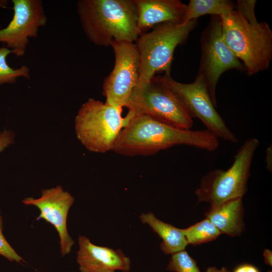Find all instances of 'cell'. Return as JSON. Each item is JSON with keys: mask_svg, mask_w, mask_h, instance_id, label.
<instances>
[{"mask_svg": "<svg viewBox=\"0 0 272 272\" xmlns=\"http://www.w3.org/2000/svg\"><path fill=\"white\" fill-rule=\"evenodd\" d=\"M128 119L120 131L112 151L124 156H150L177 145L214 151L219 139L206 130L177 128L146 115L128 111Z\"/></svg>", "mask_w": 272, "mask_h": 272, "instance_id": "1", "label": "cell"}, {"mask_svg": "<svg viewBox=\"0 0 272 272\" xmlns=\"http://www.w3.org/2000/svg\"><path fill=\"white\" fill-rule=\"evenodd\" d=\"M77 8L83 31L96 46L134 42L140 34L134 0H80Z\"/></svg>", "mask_w": 272, "mask_h": 272, "instance_id": "2", "label": "cell"}, {"mask_svg": "<svg viewBox=\"0 0 272 272\" xmlns=\"http://www.w3.org/2000/svg\"><path fill=\"white\" fill-rule=\"evenodd\" d=\"M221 18L224 40L242 61L247 74L251 76L267 70L272 59V31L268 24H251L234 9Z\"/></svg>", "mask_w": 272, "mask_h": 272, "instance_id": "3", "label": "cell"}, {"mask_svg": "<svg viewBox=\"0 0 272 272\" xmlns=\"http://www.w3.org/2000/svg\"><path fill=\"white\" fill-rule=\"evenodd\" d=\"M197 23V20L167 22L139 35L134 42L140 59V75L136 87L147 83L157 73L170 74L175 48L186 41Z\"/></svg>", "mask_w": 272, "mask_h": 272, "instance_id": "4", "label": "cell"}, {"mask_svg": "<svg viewBox=\"0 0 272 272\" xmlns=\"http://www.w3.org/2000/svg\"><path fill=\"white\" fill-rule=\"evenodd\" d=\"M259 145L256 138L246 140L230 167L226 170L216 169L205 175L194 192L198 202H208L213 207L230 199L242 198L247 192L253 158Z\"/></svg>", "mask_w": 272, "mask_h": 272, "instance_id": "5", "label": "cell"}, {"mask_svg": "<svg viewBox=\"0 0 272 272\" xmlns=\"http://www.w3.org/2000/svg\"><path fill=\"white\" fill-rule=\"evenodd\" d=\"M122 108L90 98L83 104L75 118V129L81 143L91 152L112 150L128 117Z\"/></svg>", "mask_w": 272, "mask_h": 272, "instance_id": "6", "label": "cell"}, {"mask_svg": "<svg viewBox=\"0 0 272 272\" xmlns=\"http://www.w3.org/2000/svg\"><path fill=\"white\" fill-rule=\"evenodd\" d=\"M125 107L133 114L146 115L177 128L190 129L193 124V118L163 76H154L136 87Z\"/></svg>", "mask_w": 272, "mask_h": 272, "instance_id": "7", "label": "cell"}, {"mask_svg": "<svg viewBox=\"0 0 272 272\" xmlns=\"http://www.w3.org/2000/svg\"><path fill=\"white\" fill-rule=\"evenodd\" d=\"M201 54L197 75L206 84L216 108L217 86L221 75L230 70L246 72L242 62L226 43L222 32L221 16H212L200 37Z\"/></svg>", "mask_w": 272, "mask_h": 272, "instance_id": "8", "label": "cell"}, {"mask_svg": "<svg viewBox=\"0 0 272 272\" xmlns=\"http://www.w3.org/2000/svg\"><path fill=\"white\" fill-rule=\"evenodd\" d=\"M163 77L192 118H198L207 130L218 139L232 143L237 142L235 134L216 110L207 86L200 77L197 75L194 81L189 84L174 80L170 74H164Z\"/></svg>", "mask_w": 272, "mask_h": 272, "instance_id": "9", "label": "cell"}, {"mask_svg": "<svg viewBox=\"0 0 272 272\" xmlns=\"http://www.w3.org/2000/svg\"><path fill=\"white\" fill-rule=\"evenodd\" d=\"M110 46L114 53V65L104 80L102 94L106 98V103L122 108L138 83L140 55L134 42L114 41Z\"/></svg>", "mask_w": 272, "mask_h": 272, "instance_id": "10", "label": "cell"}, {"mask_svg": "<svg viewBox=\"0 0 272 272\" xmlns=\"http://www.w3.org/2000/svg\"><path fill=\"white\" fill-rule=\"evenodd\" d=\"M13 17L9 24L0 29V42L5 43L17 56H23L29 38H36L39 29L47 21L40 0H13Z\"/></svg>", "mask_w": 272, "mask_h": 272, "instance_id": "11", "label": "cell"}, {"mask_svg": "<svg viewBox=\"0 0 272 272\" xmlns=\"http://www.w3.org/2000/svg\"><path fill=\"white\" fill-rule=\"evenodd\" d=\"M22 202L27 206H35L39 210L40 215L36 220L43 219L53 226L60 239L62 256L69 254L74 244L67 228L68 213L74 202L71 194L58 185L43 189L41 196L37 198L27 197Z\"/></svg>", "mask_w": 272, "mask_h": 272, "instance_id": "12", "label": "cell"}, {"mask_svg": "<svg viewBox=\"0 0 272 272\" xmlns=\"http://www.w3.org/2000/svg\"><path fill=\"white\" fill-rule=\"evenodd\" d=\"M77 261L80 272H128L131 261L120 249L114 250L92 243L90 239L80 235Z\"/></svg>", "mask_w": 272, "mask_h": 272, "instance_id": "13", "label": "cell"}, {"mask_svg": "<svg viewBox=\"0 0 272 272\" xmlns=\"http://www.w3.org/2000/svg\"><path fill=\"white\" fill-rule=\"evenodd\" d=\"M134 2L140 34L163 23L183 22L186 8V5L179 0H134Z\"/></svg>", "mask_w": 272, "mask_h": 272, "instance_id": "14", "label": "cell"}, {"mask_svg": "<svg viewBox=\"0 0 272 272\" xmlns=\"http://www.w3.org/2000/svg\"><path fill=\"white\" fill-rule=\"evenodd\" d=\"M205 216L222 234L239 236L244 229L242 198H233L211 207Z\"/></svg>", "mask_w": 272, "mask_h": 272, "instance_id": "15", "label": "cell"}, {"mask_svg": "<svg viewBox=\"0 0 272 272\" xmlns=\"http://www.w3.org/2000/svg\"><path fill=\"white\" fill-rule=\"evenodd\" d=\"M140 219L142 223L149 225L162 239L160 248L165 254L172 255L184 250L188 245L182 229L163 222L153 213H142Z\"/></svg>", "mask_w": 272, "mask_h": 272, "instance_id": "16", "label": "cell"}, {"mask_svg": "<svg viewBox=\"0 0 272 272\" xmlns=\"http://www.w3.org/2000/svg\"><path fill=\"white\" fill-rule=\"evenodd\" d=\"M235 3L229 0H190L186 8L183 22L197 20L206 15L224 16L232 11Z\"/></svg>", "mask_w": 272, "mask_h": 272, "instance_id": "17", "label": "cell"}, {"mask_svg": "<svg viewBox=\"0 0 272 272\" xmlns=\"http://www.w3.org/2000/svg\"><path fill=\"white\" fill-rule=\"evenodd\" d=\"M182 231L188 244L193 245L213 241L222 234L207 218Z\"/></svg>", "mask_w": 272, "mask_h": 272, "instance_id": "18", "label": "cell"}, {"mask_svg": "<svg viewBox=\"0 0 272 272\" xmlns=\"http://www.w3.org/2000/svg\"><path fill=\"white\" fill-rule=\"evenodd\" d=\"M13 51L7 47L0 48V85L14 84L17 79L23 77L30 79V70L26 65L16 69L12 68L7 63V56Z\"/></svg>", "mask_w": 272, "mask_h": 272, "instance_id": "19", "label": "cell"}, {"mask_svg": "<svg viewBox=\"0 0 272 272\" xmlns=\"http://www.w3.org/2000/svg\"><path fill=\"white\" fill-rule=\"evenodd\" d=\"M166 269L175 272H200L196 261L185 249L171 255Z\"/></svg>", "mask_w": 272, "mask_h": 272, "instance_id": "20", "label": "cell"}, {"mask_svg": "<svg viewBox=\"0 0 272 272\" xmlns=\"http://www.w3.org/2000/svg\"><path fill=\"white\" fill-rule=\"evenodd\" d=\"M255 0H238L235 3V10L249 23L253 25L259 22L255 15Z\"/></svg>", "mask_w": 272, "mask_h": 272, "instance_id": "21", "label": "cell"}, {"mask_svg": "<svg viewBox=\"0 0 272 272\" xmlns=\"http://www.w3.org/2000/svg\"><path fill=\"white\" fill-rule=\"evenodd\" d=\"M3 221L0 215V255L11 261L20 262L23 258L8 242L3 234Z\"/></svg>", "mask_w": 272, "mask_h": 272, "instance_id": "22", "label": "cell"}, {"mask_svg": "<svg viewBox=\"0 0 272 272\" xmlns=\"http://www.w3.org/2000/svg\"><path fill=\"white\" fill-rule=\"evenodd\" d=\"M15 137L12 130L4 129L0 131V152L14 143Z\"/></svg>", "mask_w": 272, "mask_h": 272, "instance_id": "23", "label": "cell"}, {"mask_svg": "<svg viewBox=\"0 0 272 272\" xmlns=\"http://www.w3.org/2000/svg\"><path fill=\"white\" fill-rule=\"evenodd\" d=\"M234 272H259V271L252 265L244 264L237 266Z\"/></svg>", "mask_w": 272, "mask_h": 272, "instance_id": "24", "label": "cell"}, {"mask_svg": "<svg viewBox=\"0 0 272 272\" xmlns=\"http://www.w3.org/2000/svg\"><path fill=\"white\" fill-rule=\"evenodd\" d=\"M271 146L268 147L266 151L265 155V163H266V168L269 171H271L272 168V151H271Z\"/></svg>", "mask_w": 272, "mask_h": 272, "instance_id": "25", "label": "cell"}, {"mask_svg": "<svg viewBox=\"0 0 272 272\" xmlns=\"http://www.w3.org/2000/svg\"><path fill=\"white\" fill-rule=\"evenodd\" d=\"M263 256L265 264L271 266L272 265V252L271 250L265 249L263 253Z\"/></svg>", "mask_w": 272, "mask_h": 272, "instance_id": "26", "label": "cell"}, {"mask_svg": "<svg viewBox=\"0 0 272 272\" xmlns=\"http://www.w3.org/2000/svg\"><path fill=\"white\" fill-rule=\"evenodd\" d=\"M206 272H230L226 267L221 268H217L216 266H210L207 269Z\"/></svg>", "mask_w": 272, "mask_h": 272, "instance_id": "27", "label": "cell"}, {"mask_svg": "<svg viewBox=\"0 0 272 272\" xmlns=\"http://www.w3.org/2000/svg\"><path fill=\"white\" fill-rule=\"evenodd\" d=\"M268 272H271V271H268Z\"/></svg>", "mask_w": 272, "mask_h": 272, "instance_id": "28", "label": "cell"}]
</instances>
